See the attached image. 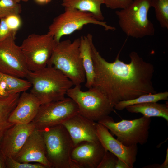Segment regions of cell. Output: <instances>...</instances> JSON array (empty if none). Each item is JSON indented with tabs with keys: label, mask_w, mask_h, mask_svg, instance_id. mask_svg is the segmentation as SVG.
<instances>
[{
	"label": "cell",
	"mask_w": 168,
	"mask_h": 168,
	"mask_svg": "<svg viewBox=\"0 0 168 168\" xmlns=\"http://www.w3.org/2000/svg\"><path fill=\"white\" fill-rule=\"evenodd\" d=\"M120 53L114 61L109 62L101 56L91 42L95 72L92 87L102 92L114 107L121 101L157 93L152 81L153 65L145 61L135 51L129 54L130 63H124L119 59Z\"/></svg>",
	"instance_id": "6da1fadb"
},
{
	"label": "cell",
	"mask_w": 168,
	"mask_h": 168,
	"mask_svg": "<svg viewBox=\"0 0 168 168\" xmlns=\"http://www.w3.org/2000/svg\"><path fill=\"white\" fill-rule=\"evenodd\" d=\"M26 78L32 85L30 93L38 99L41 105L64 99L68 91L74 85L71 81L53 67L29 71Z\"/></svg>",
	"instance_id": "7a4b0ae2"
},
{
	"label": "cell",
	"mask_w": 168,
	"mask_h": 168,
	"mask_svg": "<svg viewBox=\"0 0 168 168\" xmlns=\"http://www.w3.org/2000/svg\"><path fill=\"white\" fill-rule=\"evenodd\" d=\"M80 38L73 41L68 39L56 43L47 65L60 71L74 85H81L86 80L80 54Z\"/></svg>",
	"instance_id": "3957f363"
},
{
	"label": "cell",
	"mask_w": 168,
	"mask_h": 168,
	"mask_svg": "<svg viewBox=\"0 0 168 168\" xmlns=\"http://www.w3.org/2000/svg\"><path fill=\"white\" fill-rule=\"evenodd\" d=\"M151 0H133L126 8L117 10L119 26L128 37L141 38L155 34L153 24L149 19Z\"/></svg>",
	"instance_id": "277c9868"
},
{
	"label": "cell",
	"mask_w": 168,
	"mask_h": 168,
	"mask_svg": "<svg viewBox=\"0 0 168 168\" xmlns=\"http://www.w3.org/2000/svg\"><path fill=\"white\" fill-rule=\"evenodd\" d=\"M40 131L44 140L46 157L52 168H76L71 159L73 143L65 127L61 124Z\"/></svg>",
	"instance_id": "5b68a950"
},
{
	"label": "cell",
	"mask_w": 168,
	"mask_h": 168,
	"mask_svg": "<svg viewBox=\"0 0 168 168\" xmlns=\"http://www.w3.org/2000/svg\"><path fill=\"white\" fill-rule=\"evenodd\" d=\"M74 86L68 91L66 95L76 103L80 114L98 122L114 110V106L109 100L97 88L92 87L83 91L81 85Z\"/></svg>",
	"instance_id": "8992f818"
},
{
	"label": "cell",
	"mask_w": 168,
	"mask_h": 168,
	"mask_svg": "<svg viewBox=\"0 0 168 168\" xmlns=\"http://www.w3.org/2000/svg\"><path fill=\"white\" fill-rule=\"evenodd\" d=\"M109 130L117 139L127 146L143 145L147 141L151 118L144 116L132 120L123 119L115 122L107 116L97 122Z\"/></svg>",
	"instance_id": "52a82bcc"
},
{
	"label": "cell",
	"mask_w": 168,
	"mask_h": 168,
	"mask_svg": "<svg viewBox=\"0 0 168 168\" xmlns=\"http://www.w3.org/2000/svg\"><path fill=\"white\" fill-rule=\"evenodd\" d=\"M88 24L100 26L106 31L115 30L114 27L108 25L106 22L96 19L90 12L65 7L63 13L53 19L47 33L58 43L63 36L71 34Z\"/></svg>",
	"instance_id": "ba28073f"
},
{
	"label": "cell",
	"mask_w": 168,
	"mask_h": 168,
	"mask_svg": "<svg viewBox=\"0 0 168 168\" xmlns=\"http://www.w3.org/2000/svg\"><path fill=\"white\" fill-rule=\"evenodd\" d=\"M56 43L48 33L32 34L25 39L20 46L28 70L35 71L47 66Z\"/></svg>",
	"instance_id": "9c48e42d"
},
{
	"label": "cell",
	"mask_w": 168,
	"mask_h": 168,
	"mask_svg": "<svg viewBox=\"0 0 168 168\" xmlns=\"http://www.w3.org/2000/svg\"><path fill=\"white\" fill-rule=\"evenodd\" d=\"M78 111L75 102L69 97L65 98L41 105L32 122L36 129L41 130L62 124Z\"/></svg>",
	"instance_id": "30bf717a"
},
{
	"label": "cell",
	"mask_w": 168,
	"mask_h": 168,
	"mask_svg": "<svg viewBox=\"0 0 168 168\" xmlns=\"http://www.w3.org/2000/svg\"><path fill=\"white\" fill-rule=\"evenodd\" d=\"M15 36L0 41V72L26 78L29 70L20 46L15 42Z\"/></svg>",
	"instance_id": "8fae6325"
},
{
	"label": "cell",
	"mask_w": 168,
	"mask_h": 168,
	"mask_svg": "<svg viewBox=\"0 0 168 168\" xmlns=\"http://www.w3.org/2000/svg\"><path fill=\"white\" fill-rule=\"evenodd\" d=\"M105 151L99 140L83 141L74 146L71 159L76 168H97Z\"/></svg>",
	"instance_id": "7c38bea8"
},
{
	"label": "cell",
	"mask_w": 168,
	"mask_h": 168,
	"mask_svg": "<svg viewBox=\"0 0 168 168\" xmlns=\"http://www.w3.org/2000/svg\"><path fill=\"white\" fill-rule=\"evenodd\" d=\"M23 163L36 162L52 168L46 156L44 140L40 131L35 128L13 158Z\"/></svg>",
	"instance_id": "4fadbf2b"
},
{
	"label": "cell",
	"mask_w": 168,
	"mask_h": 168,
	"mask_svg": "<svg viewBox=\"0 0 168 168\" xmlns=\"http://www.w3.org/2000/svg\"><path fill=\"white\" fill-rule=\"evenodd\" d=\"M96 131L99 140L105 150L113 153L131 168H133L136 160L137 145L127 146L124 145L114 138L106 128L98 122Z\"/></svg>",
	"instance_id": "5bb4252c"
},
{
	"label": "cell",
	"mask_w": 168,
	"mask_h": 168,
	"mask_svg": "<svg viewBox=\"0 0 168 168\" xmlns=\"http://www.w3.org/2000/svg\"><path fill=\"white\" fill-rule=\"evenodd\" d=\"M35 129L32 122L26 124H14L9 128L0 145V150L4 158H14Z\"/></svg>",
	"instance_id": "9a60e30c"
},
{
	"label": "cell",
	"mask_w": 168,
	"mask_h": 168,
	"mask_svg": "<svg viewBox=\"0 0 168 168\" xmlns=\"http://www.w3.org/2000/svg\"><path fill=\"white\" fill-rule=\"evenodd\" d=\"M97 123L78 113L62 123L68 133L74 146L83 141L99 140L96 131Z\"/></svg>",
	"instance_id": "2e32d148"
},
{
	"label": "cell",
	"mask_w": 168,
	"mask_h": 168,
	"mask_svg": "<svg viewBox=\"0 0 168 168\" xmlns=\"http://www.w3.org/2000/svg\"><path fill=\"white\" fill-rule=\"evenodd\" d=\"M41 105L34 95L26 91L19 96L17 104L11 113L9 121L14 124H26L32 122Z\"/></svg>",
	"instance_id": "e0dca14e"
},
{
	"label": "cell",
	"mask_w": 168,
	"mask_h": 168,
	"mask_svg": "<svg viewBox=\"0 0 168 168\" xmlns=\"http://www.w3.org/2000/svg\"><path fill=\"white\" fill-rule=\"evenodd\" d=\"M79 51L86 80L85 86L89 89L92 87L95 76L94 65L91 54L92 36L88 34L80 38Z\"/></svg>",
	"instance_id": "ac0fdd59"
},
{
	"label": "cell",
	"mask_w": 168,
	"mask_h": 168,
	"mask_svg": "<svg viewBox=\"0 0 168 168\" xmlns=\"http://www.w3.org/2000/svg\"><path fill=\"white\" fill-rule=\"evenodd\" d=\"M125 109L131 113H140L150 118L161 117L168 121V102L165 104L153 102L135 104L127 106Z\"/></svg>",
	"instance_id": "d6986e66"
},
{
	"label": "cell",
	"mask_w": 168,
	"mask_h": 168,
	"mask_svg": "<svg viewBox=\"0 0 168 168\" xmlns=\"http://www.w3.org/2000/svg\"><path fill=\"white\" fill-rule=\"evenodd\" d=\"M20 96V93H16L0 99V145L6 132L14 124L9 121V118L17 104Z\"/></svg>",
	"instance_id": "ffe728a7"
},
{
	"label": "cell",
	"mask_w": 168,
	"mask_h": 168,
	"mask_svg": "<svg viewBox=\"0 0 168 168\" xmlns=\"http://www.w3.org/2000/svg\"><path fill=\"white\" fill-rule=\"evenodd\" d=\"M104 0H62V5L91 13L97 20L103 21L104 17L101 9Z\"/></svg>",
	"instance_id": "44dd1931"
},
{
	"label": "cell",
	"mask_w": 168,
	"mask_h": 168,
	"mask_svg": "<svg viewBox=\"0 0 168 168\" xmlns=\"http://www.w3.org/2000/svg\"><path fill=\"white\" fill-rule=\"evenodd\" d=\"M0 84L9 95L26 91L32 85L27 80L0 72Z\"/></svg>",
	"instance_id": "7402d4cb"
},
{
	"label": "cell",
	"mask_w": 168,
	"mask_h": 168,
	"mask_svg": "<svg viewBox=\"0 0 168 168\" xmlns=\"http://www.w3.org/2000/svg\"><path fill=\"white\" fill-rule=\"evenodd\" d=\"M168 100V92L167 91L154 94H147L133 99L119 101L114 105V108L117 110H122L127 107L134 105Z\"/></svg>",
	"instance_id": "603a6c76"
},
{
	"label": "cell",
	"mask_w": 168,
	"mask_h": 168,
	"mask_svg": "<svg viewBox=\"0 0 168 168\" xmlns=\"http://www.w3.org/2000/svg\"><path fill=\"white\" fill-rule=\"evenodd\" d=\"M156 19L161 26L168 29V0H151Z\"/></svg>",
	"instance_id": "cb8c5ba5"
},
{
	"label": "cell",
	"mask_w": 168,
	"mask_h": 168,
	"mask_svg": "<svg viewBox=\"0 0 168 168\" xmlns=\"http://www.w3.org/2000/svg\"><path fill=\"white\" fill-rule=\"evenodd\" d=\"M21 11V5L13 0H0V19L12 14H20Z\"/></svg>",
	"instance_id": "d4e9b609"
},
{
	"label": "cell",
	"mask_w": 168,
	"mask_h": 168,
	"mask_svg": "<svg viewBox=\"0 0 168 168\" xmlns=\"http://www.w3.org/2000/svg\"><path fill=\"white\" fill-rule=\"evenodd\" d=\"M6 168H48L40 163L32 164L18 162L12 158H5Z\"/></svg>",
	"instance_id": "484cf974"
},
{
	"label": "cell",
	"mask_w": 168,
	"mask_h": 168,
	"mask_svg": "<svg viewBox=\"0 0 168 168\" xmlns=\"http://www.w3.org/2000/svg\"><path fill=\"white\" fill-rule=\"evenodd\" d=\"M118 158L113 153L106 150L97 168H115Z\"/></svg>",
	"instance_id": "4316f807"
},
{
	"label": "cell",
	"mask_w": 168,
	"mask_h": 168,
	"mask_svg": "<svg viewBox=\"0 0 168 168\" xmlns=\"http://www.w3.org/2000/svg\"><path fill=\"white\" fill-rule=\"evenodd\" d=\"M6 24L9 29L16 33L21 26L22 21L20 14H12L5 18Z\"/></svg>",
	"instance_id": "83f0119b"
},
{
	"label": "cell",
	"mask_w": 168,
	"mask_h": 168,
	"mask_svg": "<svg viewBox=\"0 0 168 168\" xmlns=\"http://www.w3.org/2000/svg\"><path fill=\"white\" fill-rule=\"evenodd\" d=\"M133 0H104L106 7L111 9H123L128 6Z\"/></svg>",
	"instance_id": "f1b7e54d"
},
{
	"label": "cell",
	"mask_w": 168,
	"mask_h": 168,
	"mask_svg": "<svg viewBox=\"0 0 168 168\" xmlns=\"http://www.w3.org/2000/svg\"><path fill=\"white\" fill-rule=\"evenodd\" d=\"M0 41L4 40L9 36L16 34L12 31L7 26L5 18L0 19Z\"/></svg>",
	"instance_id": "f546056e"
},
{
	"label": "cell",
	"mask_w": 168,
	"mask_h": 168,
	"mask_svg": "<svg viewBox=\"0 0 168 168\" xmlns=\"http://www.w3.org/2000/svg\"><path fill=\"white\" fill-rule=\"evenodd\" d=\"M115 168H131V167L124 161L118 158Z\"/></svg>",
	"instance_id": "4dcf8cb0"
},
{
	"label": "cell",
	"mask_w": 168,
	"mask_h": 168,
	"mask_svg": "<svg viewBox=\"0 0 168 168\" xmlns=\"http://www.w3.org/2000/svg\"><path fill=\"white\" fill-rule=\"evenodd\" d=\"M6 168L5 158L0 150V168Z\"/></svg>",
	"instance_id": "1f68e13d"
},
{
	"label": "cell",
	"mask_w": 168,
	"mask_h": 168,
	"mask_svg": "<svg viewBox=\"0 0 168 168\" xmlns=\"http://www.w3.org/2000/svg\"><path fill=\"white\" fill-rule=\"evenodd\" d=\"M168 149L167 148L166 151V154L165 159L163 163L161 164V168H168Z\"/></svg>",
	"instance_id": "d6a6232c"
},
{
	"label": "cell",
	"mask_w": 168,
	"mask_h": 168,
	"mask_svg": "<svg viewBox=\"0 0 168 168\" xmlns=\"http://www.w3.org/2000/svg\"><path fill=\"white\" fill-rule=\"evenodd\" d=\"M10 95L4 90L0 84V99L6 98Z\"/></svg>",
	"instance_id": "836d02e7"
},
{
	"label": "cell",
	"mask_w": 168,
	"mask_h": 168,
	"mask_svg": "<svg viewBox=\"0 0 168 168\" xmlns=\"http://www.w3.org/2000/svg\"><path fill=\"white\" fill-rule=\"evenodd\" d=\"M38 3L41 4H46L50 2L52 0H35Z\"/></svg>",
	"instance_id": "e575fe53"
},
{
	"label": "cell",
	"mask_w": 168,
	"mask_h": 168,
	"mask_svg": "<svg viewBox=\"0 0 168 168\" xmlns=\"http://www.w3.org/2000/svg\"><path fill=\"white\" fill-rule=\"evenodd\" d=\"M15 2L19 3L21 1V0H13Z\"/></svg>",
	"instance_id": "d590c367"
},
{
	"label": "cell",
	"mask_w": 168,
	"mask_h": 168,
	"mask_svg": "<svg viewBox=\"0 0 168 168\" xmlns=\"http://www.w3.org/2000/svg\"><path fill=\"white\" fill-rule=\"evenodd\" d=\"M29 0H21L23 2H27Z\"/></svg>",
	"instance_id": "8d00e7d4"
}]
</instances>
